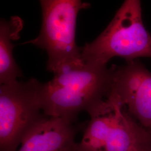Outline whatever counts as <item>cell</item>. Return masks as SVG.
Returning <instances> with one entry per match:
<instances>
[{
  "mask_svg": "<svg viewBox=\"0 0 151 151\" xmlns=\"http://www.w3.org/2000/svg\"><path fill=\"white\" fill-rule=\"evenodd\" d=\"M115 65L83 67L64 70L42 83L40 101L44 114L75 122L82 111H87L106 97L112 87Z\"/></svg>",
  "mask_w": 151,
  "mask_h": 151,
  "instance_id": "1",
  "label": "cell"
},
{
  "mask_svg": "<svg viewBox=\"0 0 151 151\" xmlns=\"http://www.w3.org/2000/svg\"><path fill=\"white\" fill-rule=\"evenodd\" d=\"M81 52L85 64L98 66H107L116 57L127 62L151 58V35L143 22L140 1H125L106 28Z\"/></svg>",
  "mask_w": 151,
  "mask_h": 151,
  "instance_id": "2",
  "label": "cell"
},
{
  "mask_svg": "<svg viewBox=\"0 0 151 151\" xmlns=\"http://www.w3.org/2000/svg\"><path fill=\"white\" fill-rule=\"evenodd\" d=\"M42 24L37 38L31 44L45 50L48 55L47 70L54 75L83 67L81 47L76 43L77 15L90 7L80 0H41Z\"/></svg>",
  "mask_w": 151,
  "mask_h": 151,
  "instance_id": "3",
  "label": "cell"
},
{
  "mask_svg": "<svg viewBox=\"0 0 151 151\" xmlns=\"http://www.w3.org/2000/svg\"><path fill=\"white\" fill-rule=\"evenodd\" d=\"M42 82L32 78L1 85L0 151H17L32 128L44 118L40 101Z\"/></svg>",
  "mask_w": 151,
  "mask_h": 151,
  "instance_id": "4",
  "label": "cell"
},
{
  "mask_svg": "<svg viewBox=\"0 0 151 151\" xmlns=\"http://www.w3.org/2000/svg\"><path fill=\"white\" fill-rule=\"evenodd\" d=\"M111 88L128 113L151 131V73L145 65L134 60L115 65Z\"/></svg>",
  "mask_w": 151,
  "mask_h": 151,
  "instance_id": "5",
  "label": "cell"
},
{
  "mask_svg": "<svg viewBox=\"0 0 151 151\" xmlns=\"http://www.w3.org/2000/svg\"><path fill=\"white\" fill-rule=\"evenodd\" d=\"M113 90L115 100L103 151H151V131L128 113Z\"/></svg>",
  "mask_w": 151,
  "mask_h": 151,
  "instance_id": "6",
  "label": "cell"
},
{
  "mask_svg": "<svg viewBox=\"0 0 151 151\" xmlns=\"http://www.w3.org/2000/svg\"><path fill=\"white\" fill-rule=\"evenodd\" d=\"M73 123L45 116L23 139L17 151H77Z\"/></svg>",
  "mask_w": 151,
  "mask_h": 151,
  "instance_id": "7",
  "label": "cell"
},
{
  "mask_svg": "<svg viewBox=\"0 0 151 151\" xmlns=\"http://www.w3.org/2000/svg\"><path fill=\"white\" fill-rule=\"evenodd\" d=\"M23 28V22L19 16L0 21V83L1 85L17 80L23 77L13 55L15 45L13 41L19 38Z\"/></svg>",
  "mask_w": 151,
  "mask_h": 151,
  "instance_id": "8",
  "label": "cell"
},
{
  "mask_svg": "<svg viewBox=\"0 0 151 151\" xmlns=\"http://www.w3.org/2000/svg\"></svg>",
  "mask_w": 151,
  "mask_h": 151,
  "instance_id": "9",
  "label": "cell"
}]
</instances>
